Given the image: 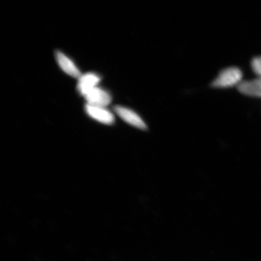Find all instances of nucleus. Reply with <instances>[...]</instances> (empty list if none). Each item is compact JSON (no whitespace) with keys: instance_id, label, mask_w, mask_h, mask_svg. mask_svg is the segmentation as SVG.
I'll return each instance as SVG.
<instances>
[{"instance_id":"obj_6","label":"nucleus","mask_w":261,"mask_h":261,"mask_svg":"<svg viewBox=\"0 0 261 261\" xmlns=\"http://www.w3.org/2000/svg\"><path fill=\"white\" fill-rule=\"evenodd\" d=\"M56 55L58 64L65 73L71 76L75 77V78L80 79L82 77L80 70L76 68L74 63L70 61L69 58H67L64 54L59 51H56Z\"/></svg>"},{"instance_id":"obj_4","label":"nucleus","mask_w":261,"mask_h":261,"mask_svg":"<svg viewBox=\"0 0 261 261\" xmlns=\"http://www.w3.org/2000/svg\"><path fill=\"white\" fill-rule=\"evenodd\" d=\"M86 111L89 116L97 121L106 124H112L114 122V116L111 112L102 107H97L87 104Z\"/></svg>"},{"instance_id":"obj_2","label":"nucleus","mask_w":261,"mask_h":261,"mask_svg":"<svg viewBox=\"0 0 261 261\" xmlns=\"http://www.w3.org/2000/svg\"><path fill=\"white\" fill-rule=\"evenodd\" d=\"M88 105L97 107H105L111 102V97L106 91L98 87H94L84 94Z\"/></svg>"},{"instance_id":"obj_1","label":"nucleus","mask_w":261,"mask_h":261,"mask_svg":"<svg viewBox=\"0 0 261 261\" xmlns=\"http://www.w3.org/2000/svg\"><path fill=\"white\" fill-rule=\"evenodd\" d=\"M243 73L236 67L226 68L219 73V76L213 82L212 86L218 88H226L239 85L242 82Z\"/></svg>"},{"instance_id":"obj_5","label":"nucleus","mask_w":261,"mask_h":261,"mask_svg":"<svg viewBox=\"0 0 261 261\" xmlns=\"http://www.w3.org/2000/svg\"><path fill=\"white\" fill-rule=\"evenodd\" d=\"M242 94L250 97H261V77L250 81H244L238 86Z\"/></svg>"},{"instance_id":"obj_7","label":"nucleus","mask_w":261,"mask_h":261,"mask_svg":"<svg viewBox=\"0 0 261 261\" xmlns=\"http://www.w3.org/2000/svg\"><path fill=\"white\" fill-rule=\"evenodd\" d=\"M99 80L100 79L93 73L82 75L78 84V89L80 93L84 95L89 90L95 87V86L99 83Z\"/></svg>"},{"instance_id":"obj_8","label":"nucleus","mask_w":261,"mask_h":261,"mask_svg":"<svg viewBox=\"0 0 261 261\" xmlns=\"http://www.w3.org/2000/svg\"><path fill=\"white\" fill-rule=\"evenodd\" d=\"M252 68L253 71L261 77V56L253 58L252 61Z\"/></svg>"},{"instance_id":"obj_3","label":"nucleus","mask_w":261,"mask_h":261,"mask_svg":"<svg viewBox=\"0 0 261 261\" xmlns=\"http://www.w3.org/2000/svg\"><path fill=\"white\" fill-rule=\"evenodd\" d=\"M114 110L117 114L127 123L140 129H147V125L145 122L134 111L121 106H116Z\"/></svg>"}]
</instances>
